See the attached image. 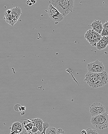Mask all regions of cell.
<instances>
[{
  "label": "cell",
  "mask_w": 108,
  "mask_h": 134,
  "mask_svg": "<svg viewBox=\"0 0 108 134\" xmlns=\"http://www.w3.org/2000/svg\"><path fill=\"white\" fill-rule=\"evenodd\" d=\"M74 0H63L51 4L62 14L64 18L72 12L74 6Z\"/></svg>",
  "instance_id": "1"
},
{
  "label": "cell",
  "mask_w": 108,
  "mask_h": 134,
  "mask_svg": "<svg viewBox=\"0 0 108 134\" xmlns=\"http://www.w3.org/2000/svg\"><path fill=\"white\" fill-rule=\"evenodd\" d=\"M90 123L94 127L100 130H103L108 127V113H105L92 117Z\"/></svg>",
  "instance_id": "2"
},
{
  "label": "cell",
  "mask_w": 108,
  "mask_h": 134,
  "mask_svg": "<svg viewBox=\"0 0 108 134\" xmlns=\"http://www.w3.org/2000/svg\"><path fill=\"white\" fill-rule=\"evenodd\" d=\"M48 12L49 17L55 22L56 24L64 20V17L62 14L51 4L48 8Z\"/></svg>",
  "instance_id": "3"
},
{
  "label": "cell",
  "mask_w": 108,
  "mask_h": 134,
  "mask_svg": "<svg viewBox=\"0 0 108 134\" xmlns=\"http://www.w3.org/2000/svg\"><path fill=\"white\" fill-rule=\"evenodd\" d=\"M87 68L89 72L93 73H100L105 71L104 64L98 60H96L94 62L88 64Z\"/></svg>",
  "instance_id": "4"
},
{
  "label": "cell",
  "mask_w": 108,
  "mask_h": 134,
  "mask_svg": "<svg viewBox=\"0 0 108 134\" xmlns=\"http://www.w3.org/2000/svg\"><path fill=\"white\" fill-rule=\"evenodd\" d=\"M105 107L102 104L95 102L90 105L89 111L91 116L93 117L105 113Z\"/></svg>",
  "instance_id": "5"
},
{
  "label": "cell",
  "mask_w": 108,
  "mask_h": 134,
  "mask_svg": "<svg viewBox=\"0 0 108 134\" xmlns=\"http://www.w3.org/2000/svg\"><path fill=\"white\" fill-rule=\"evenodd\" d=\"M84 81L90 87L93 88H98V80L97 73L88 72L85 75Z\"/></svg>",
  "instance_id": "6"
},
{
  "label": "cell",
  "mask_w": 108,
  "mask_h": 134,
  "mask_svg": "<svg viewBox=\"0 0 108 134\" xmlns=\"http://www.w3.org/2000/svg\"><path fill=\"white\" fill-rule=\"evenodd\" d=\"M98 78V88L105 86L108 83V75L105 71L97 73Z\"/></svg>",
  "instance_id": "7"
},
{
  "label": "cell",
  "mask_w": 108,
  "mask_h": 134,
  "mask_svg": "<svg viewBox=\"0 0 108 134\" xmlns=\"http://www.w3.org/2000/svg\"><path fill=\"white\" fill-rule=\"evenodd\" d=\"M90 26L92 27V29L94 31L100 34L103 29V24L102 23V22L98 20H94Z\"/></svg>",
  "instance_id": "8"
},
{
  "label": "cell",
  "mask_w": 108,
  "mask_h": 134,
  "mask_svg": "<svg viewBox=\"0 0 108 134\" xmlns=\"http://www.w3.org/2000/svg\"><path fill=\"white\" fill-rule=\"evenodd\" d=\"M92 30V29H89L86 32L85 35V38L92 46L96 47L97 44L95 42L93 37Z\"/></svg>",
  "instance_id": "9"
},
{
  "label": "cell",
  "mask_w": 108,
  "mask_h": 134,
  "mask_svg": "<svg viewBox=\"0 0 108 134\" xmlns=\"http://www.w3.org/2000/svg\"><path fill=\"white\" fill-rule=\"evenodd\" d=\"M30 121L33 123L35 126L36 127L38 131H39L41 133L43 130V122L41 119L40 118L35 119H29Z\"/></svg>",
  "instance_id": "10"
},
{
  "label": "cell",
  "mask_w": 108,
  "mask_h": 134,
  "mask_svg": "<svg viewBox=\"0 0 108 134\" xmlns=\"http://www.w3.org/2000/svg\"><path fill=\"white\" fill-rule=\"evenodd\" d=\"M92 34L93 37L94 41L97 44L101 39L102 37L100 34L96 31H94L93 30H92Z\"/></svg>",
  "instance_id": "11"
},
{
  "label": "cell",
  "mask_w": 108,
  "mask_h": 134,
  "mask_svg": "<svg viewBox=\"0 0 108 134\" xmlns=\"http://www.w3.org/2000/svg\"><path fill=\"white\" fill-rule=\"evenodd\" d=\"M57 129L54 127H50L47 128L45 134H56Z\"/></svg>",
  "instance_id": "12"
},
{
  "label": "cell",
  "mask_w": 108,
  "mask_h": 134,
  "mask_svg": "<svg viewBox=\"0 0 108 134\" xmlns=\"http://www.w3.org/2000/svg\"><path fill=\"white\" fill-rule=\"evenodd\" d=\"M98 42L107 47L108 45V36L102 37Z\"/></svg>",
  "instance_id": "13"
},
{
  "label": "cell",
  "mask_w": 108,
  "mask_h": 134,
  "mask_svg": "<svg viewBox=\"0 0 108 134\" xmlns=\"http://www.w3.org/2000/svg\"><path fill=\"white\" fill-rule=\"evenodd\" d=\"M42 125H43V130L41 133L40 134H45L46 129L49 127V124L47 122H43Z\"/></svg>",
  "instance_id": "14"
},
{
  "label": "cell",
  "mask_w": 108,
  "mask_h": 134,
  "mask_svg": "<svg viewBox=\"0 0 108 134\" xmlns=\"http://www.w3.org/2000/svg\"><path fill=\"white\" fill-rule=\"evenodd\" d=\"M21 125H22V124H21V123H20L19 122H17L13 123V124L12 125V127H11V132H14V131H15L16 129L17 128V127Z\"/></svg>",
  "instance_id": "15"
},
{
  "label": "cell",
  "mask_w": 108,
  "mask_h": 134,
  "mask_svg": "<svg viewBox=\"0 0 108 134\" xmlns=\"http://www.w3.org/2000/svg\"><path fill=\"white\" fill-rule=\"evenodd\" d=\"M87 134H99L97 130H93L90 128H88L86 130Z\"/></svg>",
  "instance_id": "16"
},
{
  "label": "cell",
  "mask_w": 108,
  "mask_h": 134,
  "mask_svg": "<svg viewBox=\"0 0 108 134\" xmlns=\"http://www.w3.org/2000/svg\"><path fill=\"white\" fill-rule=\"evenodd\" d=\"M102 37H107L108 36V30L103 29L100 34Z\"/></svg>",
  "instance_id": "17"
},
{
  "label": "cell",
  "mask_w": 108,
  "mask_h": 134,
  "mask_svg": "<svg viewBox=\"0 0 108 134\" xmlns=\"http://www.w3.org/2000/svg\"><path fill=\"white\" fill-rule=\"evenodd\" d=\"M21 105L19 104H16L15 106H14V109L15 111L16 112H20V108L21 106Z\"/></svg>",
  "instance_id": "18"
},
{
  "label": "cell",
  "mask_w": 108,
  "mask_h": 134,
  "mask_svg": "<svg viewBox=\"0 0 108 134\" xmlns=\"http://www.w3.org/2000/svg\"><path fill=\"white\" fill-rule=\"evenodd\" d=\"M64 131L61 128H59V129H57V131L56 134H65Z\"/></svg>",
  "instance_id": "19"
},
{
  "label": "cell",
  "mask_w": 108,
  "mask_h": 134,
  "mask_svg": "<svg viewBox=\"0 0 108 134\" xmlns=\"http://www.w3.org/2000/svg\"><path fill=\"white\" fill-rule=\"evenodd\" d=\"M38 131V129L34 125L32 129L31 130V132H32V133H36Z\"/></svg>",
  "instance_id": "20"
},
{
  "label": "cell",
  "mask_w": 108,
  "mask_h": 134,
  "mask_svg": "<svg viewBox=\"0 0 108 134\" xmlns=\"http://www.w3.org/2000/svg\"><path fill=\"white\" fill-rule=\"evenodd\" d=\"M22 127H23V130H22V131L21 133H20V134H30L28 133H27L26 131V130L25 129L24 127L22 126ZM32 134H37V133H33Z\"/></svg>",
  "instance_id": "21"
},
{
  "label": "cell",
  "mask_w": 108,
  "mask_h": 134,
  "mask_svg": "<svg viewBox=\"0 0 108 134\" xmlns=\"http://www.w3.org/2000/svg\"><path fill=\"white\" fill-rule=\"evenodd\" d=\"M103 29H107L108 30V21H106L105 23L103 24Z\"/></svg>",
  "instance_id": "22"
},
{
  "label": "cell",
  "mask_w": 108,
  "mask_h": 134,
  "mask_svg": "<svg viewBox=\"0 0 108 134\" xmlns=\"http://www.w3.org/2000/svg\"><path fill=\"white\" fill-rule=\"evenodd\" d=\"M26 108L25 106H21L20 108V111H24L25 110Z\"/></svg>",
  "instance_id": "23"
},
{
  "label": "cell",
  "mask_w": 108,
  "mask_h": 134,
  "mask_svg": "<svg viewBox=\"0 0 108 134\" xmlns=\"http://www.w3.org/2000/svg\"><path fill=\"white\" fill-rule=\"evenodd\" d=\"M63 1V0H52L51 1V4H53V3H56V2H59L61 1Z\"/></svg>",
  "instance_id": "24"
},
{
  "label": "cell",
  "mask_w": 108,
  "mask_h": 134,
  "mask_svg": "<svg viewBox=\"0 0 108 134\" xmlns=\"http://www.w3.org/2000/svg\"><path fill=\"white\" fill-rule=\"evenodd\" d=\"M81 133V134H87L86 130H82Z\"/></svg>",
  "instance_id": "25"
},
{
  "label": "cell",
  "mask_w": 108,
  "mask_h": 134,
  "mask_svg": "<svg viewBox=\"0 0 108 134\" xmlns=\"http://www.w3.org/2000/svg\"><path fill=\"white\" fill-rule=\"evenodd\" d=\"M30 2L33 4H36V0H30Z\"/></svg>",
  "instance_id": "26"
},
{
  "label": "cell",
  "mask_w": 108,
  "mask_h": 134,
  "mask_svg": "<svg viewBox=\"0 0 108 134\" xmlns=\"http://www.w3.org/2000/svg\"><path fill=\"white\" fill-rule=\"evenodd\" d=\"M30 2H30V0H28V1L26 2V4H28V5Z\"/></svg>",
  "instance_id": "27"
},
{
  "label": "cell",
  "mask_w": 108,
  "mask_h": 134,
  "mask_svg": "<svg viewBox=\"0 0 108 134\" xmlns=\"http://www.w3.org/2000/svg\"><path fill=\"white\" fill-rule=\"evenodd\" d=\"M33 4H32L31 2H30V3H29V4L28 5H29V6H31V5H32Z\"/></svg>",
  "instance_id": "28"
},
{
  "label": "cell",
  "mask_w": 108,
  "mask_h": 134,
  "mask_svg": "<svg viewBox=\"0 0 108 134\" xmlns=\"http://www.w3.org/2000/svg\"><path fill=\"white\" fill-rule=\"evenodd\" d=\"M17 134H20V133H17Z\"/></svg>",
  "instance_id": "29"
},
{
  "label": "cell",
  "mask_w": 108,
  "mask_h": 134,
  "mask_svg": "<svg viewBox=\"0 0 108 134\" xmlns=\"http://www.w3.org/2000/svg\"><path fill=\"white\" fill-rule=\"evenodd\" d=\"M107 74H108V72Z\"/></svg>",
  "instance_id": "30"
},
{
  "label": "cell",
  "mask_w": 108,
  "mask_h": 134,
  "mask_svg": "<svg viewBox=\"0 0 108 134\" xmlns=\"http://www.w3.org/2000/svg\"></svg>",
  "instance_id": "31"
}]
</instances>
